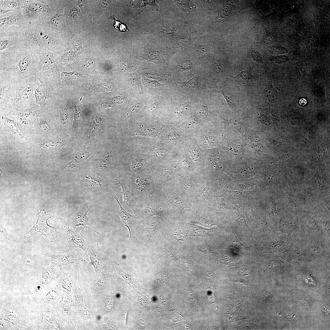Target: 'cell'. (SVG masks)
Returning a JSON list of instances; mask_svg holds the SVG:
<instances>
[{
    "mask_svg": "<svg viewBox=\"0 0 330 330\" xmlns=\"http://www.w3.org/2000/svg\"><path fill=\"white\" fill-rule=\"evenodd\" d=\"M54 9L48 18L44 22L46 23L49 27L56 31H59L63 28L62 21L63 15V9L60 8L56 12L53 13Z\"/></svg>",
    "mask_w": 330,
    "mask_h": 330,
    "instance_id": "obj_18",
    "label": "cell"
},
{
    "mask_svg": "<svg viewBox=\"0 0 330 330\" xmlns=\"http://www.w3.org/2000/svg\"><path fill=\"white\" fill-rule=\"evenodd\" d=\"M214 133L210 131L207 125L204 127L195 134L194 137L200 147L203 149L217 145L218 141Z\"/></svg>",
    "mask_w": 330,
    "mask_h": 330,
    "instance_id": "obj_13",
    "label": "cell"
},
{
    "mask_svg": "<svg viewBox=\"0 0 330 330\" xmlns=\"http://www.w3.org/2000/svg\"><path fill=\"white\" fill-rule=\"evenodd\" d=\"M169 202L176 208L182 211L186 208H190V205L185 202L183 198L176 196L175 194L170 195L169 198Z\"/></svg>",
    "mask_w": 330,
    "mask_h": 330,
    "instance_id": "obj_26",
    "label": "cell"
},
{
    "mask_svg": "<svg viewBox=\"0 0 330 330\" xmlns=\"http://www.w3.org/2000/svg\"><path fill=\"white\" fill-rule=\"evenodd\" d=\"M86 252L96 273H99L104 261L106 259L101 249L97 245L90 246L87 248Z\"/></svg>",
    "mask_w": 330,
    "mask_h": 330,
    "instance_id": "obj_17",
    "label": "cell"
},
{
    "mask_svg": "<svg viewBox=\"0 0 330 330\" xmlns=\"http://www.w3.org/2000/svg\"><path fill=\"white\" fill-rule=\"evenodd\" d=\"M92 207L87 205L75 207L72 212L70 216L71 226L75 229L77 226H82L85 228L88 221L87 213Z\"/></svg>",
    "mask_w": 330,
    "mask_h": 330,
    "instance_id": "obj_16",
    "label": "cell"
},
{
    "mask_svg": "<svg viewBox=\"0 0 330 330\" xmlns=\"http://www.w3.org/2000/svg\"><path fill=\"white\" fill-rule=\"evenodd\" d=\"M299 104L301 106H305L307 104V101L305 98H301L299 101Z\"/></svg>",
    "mask_w": 330,
    "mask_h": 330,
    "instance_id": "obj_60",
    "label": "cell"
},
{
    "mask_svg": "<svg viewBox=\"0 0 330 330\" xmlns=\"http://www.w3.org/2000/svg\"><path fill=\"white\" fill-rule=\"evenodd\" d=\"M165 252L168 256L174 262H177V258L172 252L168 250H166L165 251Z\"/></svg>",
    "mask_w": 330,
    "mask_h": 330,
    "instance_id": "obj_58",
    "label": "cell"
},
{
    "mask_svg": "<svg viewBox=\"0 0 330 330\" xmlns=\"http://www.w3.org/2000/svg\"><path fill=\"white\" fill-rule=\"evenodd\" d=\"M204 125L203 122L196 115H190L178 127L187 137H194Z\"/></svg>",
    "mask_w": 330,
    "mask_h": 330,
    "instance_id": "obj_14",
    "label": "cell"
},
{
    "mask_svg": "<svg viewBox=\"0 0 330 330\" xmlns=\"http://www.w3.org/2000/svg\"><path fill=\"white\" fill-rule=\"evenodd\" d=\"M13 11H14L9 10H4L0 8V15L1 16L2 14H5Z\"/></svg>",
    "mask_w": 330,
    "mask_h": 330,
    "instance_id": "obj_61",
    "label": "cell"
},
{
    "mask_svg": "<svg viewBox=\"0 0 330 330\" xmlns=\"http://www.w3.org/2000/svg\"><path fill=\"white\" fill-rule=\"evenodd\" d=\"M8 16L0 19V31L7 30L11 26H21L26 22L21 9L10 12Z\"/></svg>",
    "mask_w": 330,
    "mask_h": 330,
    "instance_id": "obj_15",
    "label": "cell"
},
{
    "mask_svg": "<svg viewBox=\"0 0 330 330\" xmlns=\"http://www.w3.org/2000/svg\"><path fill=\"white\" fill-rule=\"evenodd\" d=\"M157 104H156H156H154V105H153V106H152V107H151V108H150V109H149V112H150L151 111H152V110H153V109H155V108H156V107L157 106Z\"/></svg>",
    "mask_w": 330,
    "mask_h": 330,
    "instance_id": "obj_63",
    "label": "cell"
},
{
    "mask_svg": "<svg viewBox=\"0 0 330 330\" xmlns=\"http://www.w3.org/2000/svg\"><path fill=\"white\" fill-rule=\"evenodd\" d=\"M84 179L92 186L95 187H100L102 184L100 181L97 178L88 174L85 175Z\"/></svg>",
    "mask_w": 330,
    "mask_h": 330,
    "instance_id": "obj_36",
    "label": "cell"
},
{
    "mask_svg": "<svg viewBox=\"0 0 330 330\" xmlns=\"http://www.w3.org/2000/svg\"><path fill=\"white\" fill-rule=\"evenodd\" d=\"M196 116L204 123L209 114V109L207 105H202L198 108L196 111Z\"/></svg>",
    "mask_w": 330,
    "mask_h": 330,
    "instance_id": "obj_31",
    "label": "cell"
},
{
    "mask_svg": "<svg viewBox=\"0 0 330 330\" xmlns=\"http://www.w3.org/2000/svg\"><path fill=\"white\" fill-rule=\"evenodd\" d=\"M267 264L270 268L272 269H276L280 266V264L278 262L273 260L268 261Z\"/></svg>",
    "mask_w": 330,
    "mask_h": 330,
    "instance_id": "obj_53",
    "label": "cell"
},
{
    "mask_svg": "<svg viewBox=\"0 0 330 330\" xmlns=\"http://www.w3.org/2000/svg\"><path fill=\"white\" fill-rule=\"evenodd\" d=\"M60 143L59 141L55 140L51 141L45 142L42 144H40L39 145L43 148H50L57 147L59 145Z\"/></svg>",
    "mask_w": 330,
    "mask_h": 330,
    "instance_id": "obj_47",
    "label": "cell"
},
{
    "mask_svg": "<svg viewBox=\"0 0 330 330\" xmlns=\"http://www.w3.org/2000/svg\"><path fill=\"white\" fill-rule=\"evenodd\" d=\"M114 198L116 200L120 206L119 215L121 218L122 223L124 226H127L129 230L130 239L133 235L134 231L133 228L134 226V224L135 222V217L127 212L119 203L118 200L115 197H114Z\"/></svg>",
    "mask_w": 330,
    "mask_h": 330,
    "instance_id": "obj_20",
    "label": "cell"
},
{
    "mask_svg": "<svg viewBox=\"0 0 330 330\" xmlns=\"http://www.w3.org/2000/svg\"><path fill=\"white\" fill-rule=\"evenodd\" d=\"M142 103L139 102L131 108L130 110V113L131 114H134L137 113L142 107Z\"/></svg>",
    "mask_w": 330,
    "mask_h": 330,
    "instance_id": "obj_51",
    "label": "cell"
},
{
    "mask_svg": "<svg viewBox=\"0 0 330 330\" xmlns=\"http://www.w3.org/2000/svg\"><path fill=\"white\" fill-rule=\"evenodd\" d=\"M24 43L12 26L5 31H0V52Z\"/></svg>",
    "mask_w": 330,
    "mask_h": 330,
    "instance_id": "obj_11",
    "label": "cell"
},
{
    "mask_svg": "<svg viewBox=\"0 0 330 330\" xmlns=\"http://www.w3.org/2000/svg\"><path fill=\"white\" fill-rule=\"evenodd\" d=\"M199 82V77L196 76L189 81L183 82V85L187 87L193 89L198 86Z\"/></svg>",
    "mask_w": 330,
    "mask_h": 330,
    "instance_id": "obj_39",
    "label": "cell"
},
{
    "mask_svg": "<svg viewBox=\"0 0 330 330\" xmlns=\"http://www.w3.org/2000/svg\"><path fill=\"white\" fill-rule=\"evenodd\" d=\"M210 230L204 229L200 228L195 229L193 231V236L203 237L208 235Z\"/></svg>",
    "mask_w": 330,
    "mask_h": 330,
    "instance_id": "obj_43",
    "label": "cell"
},
{
    "mask_svg": "<svg viewBox=\"0 0 330 330\" xmlns=\"http://www.w3.org/2000/svg\"><path fill=\"white\" fill-rule=\"evenodd\" d=\"M38 217L37 221L31 229L24 235V237L28 239L37 233L40 232L41 235L45 237L46 243H49L55 240L58 237L57 229H59L51 226L47 224V220L52 216L46 214L45 209H41L37 213Z\"/></svg>",
    "mask_w": 330,
    "mask_h": 330,
    "instance_id": "obj_7",
    "label": "cell"
},
{
    "mask_svg": "<svg viewBox=\"0 0 330 330\" xmlns=\"http://www.w3.org/2000/svg\"><path fill=\"white\" fill-rule=\"evenodd\" d=\"M168 152L167 149L163 147H159L157 148L155 152V157L158 160L163 159L167 154Z\"/></svg>",
    "mask_w": 330,
    "mask_h": 330,
    "instance_id": "obj_38",
    "label": "cell"
},
{
    "mask_svg": "<svg viewBox=\"0 0 330 330\" xmlns=\"http://www.w3.org/2000/svg\"><path fill=\"white\" fill-rule=\"evenodd\" d=\"M166 278L165 273L163 272H159L156 276V279L161 284H163Z\"/></svg>",
    "mask_w": 330,
    "mask_h": 330,
    "instance_id": "obj_50",
    "label": "cell"
},
{
    "mask_svg": "<svg viewBox=\"0 0 330 330\" xmlns=\"http://www.w3.org/2000/svg\"><path fill=\"white\" fill-rule=\"evenodd\" d=\"M50 0H24L21 9L27 22H45L53 10Z\"/></svg>",
    "mask_w": 330,
    "mask_h": 330,
    "instance_id": "obj_5",
    "label": "cell"
},
{
    "mask_svg": "<svg viewBox=\"0 0 330 330\" xmlns=\"http://www.w3.org/2000/svg\"><path fill=\"white\" fill-rule=\"evenodd\" d=\"M55 94L54 88L51 86L43 82L39 84L35 90V96L41 112L48 110L50 105L54 99Z\"/></svg>",
    "mask_w": 330,
    "mask_h": 330,
    "instance_id": "obj_10",
    "label": "cell"
},
{
    "mask_svg": "<svg viewBox=\"0 0 330 330\" xmlns=\"http://www.w3.org/2000/svg\"><path fill=\"white\" fill-rule=\"evenodd\" d=\"M135 184L137 188L141 190H144L148 186V182L146 178H140L136 180Z\"/></svg>",
    "mask_w": 330,
    "mask_h": 330,
    "instance_id": "obj_41",
    "label": "cell"
},
{
    "mask_svg": "<svg viewBox=\"0 0 330 330\" xmlns=\"http://www.w3.org/2000/svg\"><path fill=\"white\" fill-rule=\"evenodd\" d=\"M248 270L247 267L245 266H242L239 268L240 272L242 273H245L246 272L248 271Z\"/></svg>",
    "mask_w": 330,
    "mask_h": 330,
    "instance_id": "obj_59",
    "label": "cell"
},
{
    "mask_svg": "<svg viewBox=\"0 0 330 330\" xmlns=\"http://www.w3.org/2000/svg\"><path fill=\"white\" fill-rule=\"evenodd\" d=\"M2 120L5 125L9 128L15 134L24 137L19 132L16 125L14 121L5 117L3 115L2 116Z\"/></svg>",
    "mask_w": 330,
    "mask_h": 330,
    "instance_id": "obj_30",
    "label": "cell"
},
{
    "mask_svg": "<svg viewBox=\"0 0 330 330\" xmlns=\"http://www.w3.org/2000/svg\"><path fill=\"white\" fill-rule=\"evenodd\" d=\"M112 158V155L111 152H108L105 153L99 164V167L100 169L104 170L107 168L109 166Z\"/></svg>",
    "mask_w": 330,
    "mask_h": 330,
    "instance_id": "obj_33",
    "label": "cell"
},
{
    "mask_svg": "<svg viewBox=\"0 0 330 330\" xmlns=\"http://www.w3.org/2000/svg\"><path fill=\"white\" fill-rule=\"evenodd\" d=\"M183 144L200 173H202L204 166V150L194 137H188Z\"/></svg>",
    "mask_w": 330,
    "mask_h": 330,
    "instance_id": "obj_9",
    "label": "cell"
},
{
    "mask_svg": "<svg viewBox=\"0 0 330 330\" xmlns=\"http://www.w3.org/2000/svg\"><path fill=\"white\" fill-rule=\"evenodd\" d=\"M13 27L24 43L44 47L53 52L55 48L54 30L46 23L26 22L21 26Z\"/></svg>",
    "mask_w": 330,
    "mask_h": 330,
    "instance_id": "obj_3",
    "label": "cell"
},
{
    "mask_svg": "<svg viewBox=\"0 0 330 330\" xmlns=\"http://www.w3.org/2000/svg\"><path fill=\"white\" fill-rule=\"evenodd\" d=\"M264 95L266 100L273 101L280 100V93L278 92L272 85L267 86L262 94Z\"/></svg>",
    "mask_w": 330,
    "mask_h": 330,
    "instance_id": "obj_29",
    "label": "cell"
},
{
    "mask_svg": "<svg viewBox=\"0 0 330 330\" xmlns=\"http://www.w3.org/2000/svg\"><path fill=\"white\" fill-rule=\"evenodd\" d=\"M251 55L252 57L255 60L258 62H262V59L261 56L258 52L255 51H252Z\"/></svg>",
    "mask_w": 330,
    "mask_h": 330,
    "instance_id": "obj_54",
    "label": "cell"
},
{
    "mask_svg": "<svg viewBox=\"0 0 330 330\" xmlns=\"http://www.w3.org/2000/svg\"><path fill=\"white\" fill-rule=\"evenodd\" d=\"M181 67L183 70H187L191 68L192 64L189 61L185 60L182 62Z\"/></svg>",
    "mask_w": 330,
    "mask_h": 330,
    "instance_id": "obj_52",
    "label": "cell"
},
{
    "mask_svg": "<svg viewBox=\"0 0 330 330\" xmlns=\"http://www.w3.org/2000/svg\"><path fill=\"white\" fill-rule=\"evenodd\" d=\"M233 281L237 285L238 287L240 289L245 288L248 285V284L246 283L241 281L235 280Z\"/></svg>",
    "mask_w": 330,
    "mask_h": 330,
    "instance_id": "obj_56",
    "label": "cell"
},
{
    "mask_svg": "<svg viewBox=\"0 0 330 330\" xmlns=\"http://www.w3.org/2000/svg\"><path fill=\"white\" fill-rule=\"evenodd\" d=\"M38 129L41 131L46 132L50 130V127L46 119L42 118L40 119L38 125Z\"/></svg>",
    "mask_w": 330,
    "mask_h": 330,
    "instance_id": "obj_37",
    "label": "cell"
},
{
    "mask_svg": "<svg viewBox=\"0 0 330 330\" xmlns=\"http://www.w3.org/2000/svg\"><path fill=\"white\" fill-rule=\"evenodd\" d=\"M143 166L142 160L138 158L134 160L132 163L131 169L134 172H137L140 170Z\"/></svg>",
    "mask_w": 330,
    "mask_h": 330,
    "instance_id": "obj_44",
    "label": "cell"
},
{
    "mask_svg": "<svg viewBox=\"0 0 330 330\" xmlns=\"http://www.w3.org/2000/svg\"><path fill=\"white\" fill-rule=\"evenodd\" d=\"M72 53L68 52L64 53L61 57L60 61L62 65H64L70 62L72 59Z\"/></svg>",
    "mask_w": 330,
    "mask_h": 330,
    "instance_id": "obj_42",
    "label": "cell"
},
{
    "mask_svg": "<svg viewBox=\"0 0 330 330\" xmlns=\"http://www.w3.org/2000/svg\"><path fill=\"white\" fill-rule=\"evenodd\" d=\"M199 251L202 252V253L205 255H210L212 254L213 253V251L211 247V246H209L205 250H204L200 249L199 250Z\"/></svg>",
    "mask_w": 330,
    "mask_h": 330,
    "instance_id": "obj_57",
    "label": "cell"
},
{
    "mask_svg": "<svg viewBox=\"0 0 330 330\" xmlns=\"http://www.w3.org/2000/svg\"><path fill=\"white\" fill-rule=\"evenodd\" d=\"M196 223L205 227L209 228L213 225H216L212 221L206 218H199L197 219Z\"/></svg>",
    "mask_w": 330,
    "mask_h": 330,
    "instance_id": "obj_45",
    "label": "cell"
},
{
    "mask_svg": "<svg viewBox=\"0 0 330 330\" xmlns=\"http://www.w3.org/2000/svg\"><path fill=\"white\" fill-rule=\"evenodd\" d=\"M116 180L120 184L122 188V193L123 196V204L127 207L134 211L135 203L132 193L124 183L117 179Z\"/></svg>",
    "mask_w": 330,
    "mask_h": 330,
    "instance_id": "obj_23",
    "label": "cell"
},
{
    "mask_svg": "<svg viewBox=\"0 0 330 330\" xmlns=\"http://www.w3.org/2000/svg\"><path fill=\"white\" fill-rule=\"evenodd\" d=\"M61 79L64 84L72 83L80 81L84 77L81 74L76 71L67 72L61 71Z\"/></svg>",
    "mask_w": 330,
    "mask_h": 330,
    "instance_id": "obj_24",
    "label": "cell"
},
{
    "mask_svg": "<svg viewBox=\"0 0 330 330\" xmlns=\"http://www.w3.org/2000/svg\"><path fill=\"white\" fill-rule=\"evenodd\" d=\"M129 116V114L128 113H126L123 117L122 119V121H125L127 120Z\"/></svg>",
    "mask_w": 330,
    "mask_h": 330,
    "instance_id": "obj_62",
    "label": "cell"
},
{
    "mask_svg": "<svg viewBox=\"0 0 330 330\" xmlns=\"http://www.w3.org/2000/svg\"><path fill=\"white\" fill-rule=\"evenodd\" d=\"M39 64L35 47L26 43L0 52V83H40Z\"/></svg>",
    "mask_w": 330,
    "mask_h": 330,
    "instance_id": "obj_1",
    "label": "cell"
},
{
    "mask_svg": "<svg viewBox=\"0 0 330 330\" xmlns=\"http://www.w3.org/2000/svg\"><path fill=\"white\" fill-rule=\"evenodd\" d=\"M44 255L57 260L61 265L84 262L87 257L85 251L80 248L62 252L50 250Z\"/></svg>",
    "mask_w": 330,
    "mask_h": 330,
    "instance_id": "obj_8",
    "label": "cell"
},
{
    "mask_svg": "<svg viewBox=\"0 0 330 330\" xmlns=\"http://www.w3.org/2000/svg\"><path fill=\"white\" fill-rule=\"evenodd\" d=\"M174 171L178 175L183 174L196 175L200 173L191 156L183 144L175 147Z\"/></svg>",
    "mask_w": 330,
    "mask_h": 330,
    "instance_id": "obj_6",
    "label": "cell"
},
{
    "mask_svg": "<svg viewBox=\"0 0 330 330\" xmlns=\"http://www.w3.org/2000/svg\"><path fill=\"white\" fill-rule=\"evenodd\" d=\"M307 252L313 255H324V250L321 244L316 241H311L308 244Z\"/></svg>",
    "mask_w": 330,
    "mask_h": 330,
    "instance_id": "obj_28",
    "label": "cell"
},
{
    "mask_svg": "<svg viewBox=\"0 0 330 330\" xmlns=\"http://www.w3.org/2000/svg\"><path fill=\"white\" fill-rule=\"evenodd\" d=\"M187 137L178 126H173L171 130L166 135V140L168 142L178 145L184 143Z\"/></svg>",
    "mask_w": 330,
    "mask_h": 330,
    "instance_id": "obj_19",
    "label": "cell"
},
{
    "mask_svg": "<svg viewBox=\"0 0 330 330\" xmlns=\"http://www.w3.org/2000/svg\"><path fill=\"white\" fill-rule=\"evenodd\" d=\"M0 229V232L6 239L8 240H10L11 239L12 237V235L9 233L4 226L1 224Z\"/></svg>",
    "mask_w": 330,
    "mask_h": 330,
    "instance_id": "obj_49",
    "label": "cell"
},
{
    "mask_svg": "<svg viewBox=\"0 0 330 330\" xmlns=\"http://www.w3.org/2000/svg\"><path fill=\"white\" fill-rule=\"evenodd\" d=\"M61 123L64 126H67L69 123V114L68 109L62 108L61 110Z\"/></svg>",
    "mask_w": 330,
    "mask_h": 330,
    "instance_id": "obj_40",
    "label": "cell"
},
{
    "mask_svg": "<svg viewBox=\"0 0 330 330\" xmlns=\"http://www.w3.org/2000/svg\"><path fill=\"white\" fill-rule=\"evenodd\" d=\"M215 92L221 94L224 97L229 106H233L235 105V103L234 99L229 92L224 90L215 91Z\"/></svg>",
    "mask_w": 330,
    "mask_h": 330,
    "instance_id": "obj_34",
    "label": "cell"
},
{
    "mask_svg": "<svg viewBox=\"0 0 330 330\" xmlns=\"http://www.w3.org/2000/svg\"><path fill=\"white\" fill-rule=\"evenodd\" d=\"M40 106L39 105L31 108L21 109L17 113L19 118L23 121L28 122L32 121L36 119L38 115L37 109Z\"/></svg>",
    "mask_w": 330,
    "mask_h": 330,
    "instance_id": "obj_21",
    "label": "cell"
},
{
    "mask_svg": "<svg viewBox=\"0 0 330 330\" xmlns=\"http://www.w3.org/2000/svg\"><path fill=\"white\" fill-rule=\"evenodd\" d=\"M174 235L175 240L177 242L179 241L188 242L187 241V233L181 226L177 228L175 230Z\"/></svg>",
    "mask_w": 330,
    "mask_h": 330,
    "instance_id": "obj_32",
    "label": "cell"
},
{
    "mask_svg": "<svg viewBox=\"0 0 330 330\" xmlns=\"http://www.w3.org/2000/svg\"><path fill=\"white\" fill-rule=\"evenodd\" d=\"M72 226L64 229L66 241L69 250L80 248L86 251L88 247L87 243L83 236L79 232L75 230Z\"/></svg>",
    "mask_w": 330,
    "mask_h": 330,
    "instance_id": "obj_12",
    "label": "cell"
},
{
    "mask_svg": "<svg viewBox=\"0 0 330 330\" xmlns=\"http://www.w3.org/2000/svg\"><path fill=\"white\" fill-rule=\"evenodd\" d=\"M24 0H0V8L4 10L15 11L20 9Z\"/></svg>",
    "mask_w": 330,
    "mask_h": 330,
    "instance_id": "obj_25",
    "label": "cell"
},
{
    "mask_svg": "<svg viewBox=\"0 0 330 330\" xmlns=\"http://www.w3.org/2000/svg\"><path fill=\"white\" fill-rule=\"evenodd\" d=\"M233 78L235 81L244 84L248 82L251 77V67L249 65L247 69L235 76L229 75Z\"/></svg>",
    "mask_w": 330,
    "mask_h": 330,
    "instance_id": "obj_27",
    "label": "cell"
},
{
    "mask_svg": "<svg viewBox=\"0 0 330 330\" xmlns=\"http://www.w3.org/2000/svg\"><path fill=\"white\" fill-rule=\"evenodd\" d=\"M183 265L184 269L190 272L194 277L196 276L195 266L191 260L187 259L184 260Z\"/></svg>",
    "mask_w": 330,
    "mask_h": 330,
    "instance_id": "obj_35",
    "label": "cell"
},
{
    "mask_svg": "<svg viewBox=\"0 0 330 330\" xmlns=\"http://www.w3.org/2000/svg\"><path fill=\"white\" fill-rule=\"evenodd\" d=\"M212 65L215 72L218 74L219 73L221 72V63L220 60L216 59L214 60L213 62Z\"/></svg>",
    "mask_w": 330,
    "mask_h": 330,
    "instance_id": "obj_48",
    "label": "cell"
},
{
    "mask_svg": "<svg viewBox=\"0 0 330 330\" xmlns=\"http://www.w3.org/2000/svg\"><path fill=\"white\" fill-rule=\"evenodd\" d=\"M54 265V264L52 262L48 264L39 283V284L41 287L49 284L52 280L55 278L57 271Z\"/></svg>",
    "mask_w": 330,
    "mask_h": 330,
    "instance_id": "obj_22",
    "label": "cell"
},
{
    "mask_svg": "<svg viewBox=\"0 0 330 330\" xmlns=\"http://www.w3.org/2000/svg\"><path fill=\"white\" fill-rule=\"evenodd\" d=\"M39 61V78L41 82L47 84L54 88L60 79L61 70L56 64L53 53L42 47H36Z\"/></svg>",
    "mask_w": 330,
    "mask_h": 330,
    "instance_id": "obj_4",
    "label": "cell"
},
{
    "mask_svg": "<svg viewBox=\"0 0 330 330\" xmlns=\"http://www.w3.org/2000/svg\"><path fill=\"white\" fill-rule=\"evenodd\" d=\"M40 83L23 82L9 85L0 84L1 105L22 109L38 105L35 93Z\"/></svg>",
    "mask_w": 330,
    "mask_h": 330,
    "instance_id": "obj_2",
    "label": "cell"
},
{
    "mask_svg": "<svg viewBox=\"0 0 330 330\" xmlns=\"http://www.w3.org/2000/svg\"><path fill=\"white\" fill-rule=\"evenodd\" d=\"M288 59L287 57L284 56L277 57L274 58L275 61L278 63L285 62Z\"/></svg>",
    "mask_w": 330,
    "mask_h": 330,
    "instance_id": "obj_55",
    "label": "cell"
},
{
    "mask_svg": "<svg viewBox=\"0 0 330 330\" xmlns=\"http://www.w3.org/2000/svg\"><path fill=\"white\" fill-rule=\"evenodd\" d=\"M180 185L182 189L186 191L194 190L192 182L190 180H183L181 182Z\"/></svg>",
    "mask_w": 330,
    "mask_h": 330,
    "instance_id": "obj_46",
    "label": "cell"
}]
</instances>
